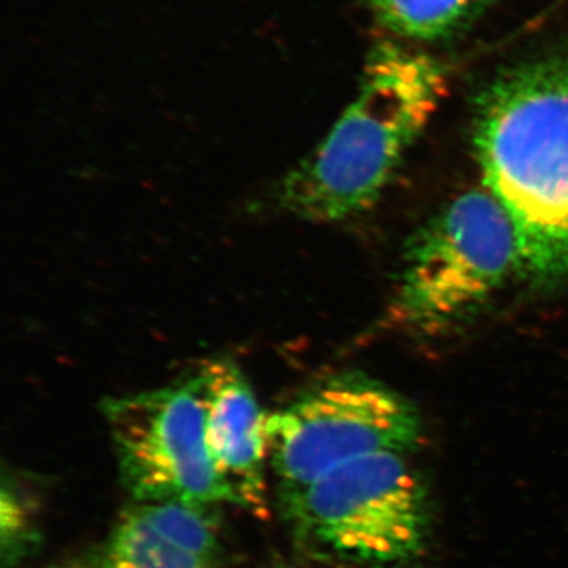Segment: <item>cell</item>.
Wrapping results in <instances>:
<instances>
[{"label": "cell", "instance_id": "1", "mask_svg": "<svg viewBox=\"0 0 568 568\" xmlns=\"http://www.w3.org/2000/svg\"><path fill=\"white\" fill-rule=\"evenodd\" d=\"M473 142L517 231L521 271L568 278V51L500 70L478 95Z\"/></svg>", "mask_w": 568, "mask_h": 568}, {"label": "cell", "instance_id": "2", "mask_svg": "<svg viewBox=\"0 0 568 568\" xmlns=\"http://www.w3.org/2000/svg\"><path fill=\"white\" fill-rule=\"evenodd\" d=\"M446 91L443 63L403 41H381L369 52L357 99L284 178V211L312 223L345 222L368 211Z\"/></svg>", "mask_w": 568, "mask_h": 568}, {"label": "cell", "instance_id": "3", "mask_svg": "<svg viewBox=\"0 0 568 568\" xmlns=\"http://www.w3.org/2000/svg\"><path fill=\"white\" fill-rule=\"evenodd\" d=\"M280 507L302 547L353 566H406L428 544V491L405 454L354 459Z\"/></svg>", "mask_w": 568, "mask_h": 568}, {"label": "cell", "instance_id": "4", "mask_svg": "<svg viewBox=\"0 0 568 568\" xmlns=\"http://www.w3.org/2000/svg\"><path fill=\"white\" fill-rule=\"evenodd\" d=\"M521 268L514 223L487 189L463 193L407 250L388 320L433 334L476 312Z\"/></svg>", "mask_w": 568, "mask_h": 568}, {"label": "cell", "instance_id": "5", "mask_svg": "<svg viewBox=\"0 0 568 568\" xmlns=\"http://www.w3.org/2000/svg\"><path fill=\"white\" fill-rule=\"evenodd\" d=\"M268 469L280 503L354 459L409 454L424 433L416 407L376 381L342 375L267 416Z\"/></svg>", "mask_w": 568, "mask_h": 568}, {"label": "cell", "instance_id": "6", "mask_svg": "<svg viewBox=\"0 0 568 568\" xmlns=\"http://www.w3.org/2000/svg\"><path fill=\"white\" fill-rule=\"evenodd\" d=\"M103 413L119 474L133 503L233 504L209 452L207 413L197 376L106 399Z\"/></svg>", "mask_w": 568, "mask_h": 568}, {"label": "cell", "instance_id": "7", "mask_svg": "<svg viewBox=\"0 0 568 568\" xmlns=\"http://www.w3.org/2000/svg\"><path fill=\"white\" fill-rule=\"evenodd\" d=\"M197 379L205 399V436L213 466L231 503L264 517L267 416L241 369L231 362H211Z\"/></svg>", "mask_w": 568, "mask_h": 568}, {"label": "cell", "instance_id": "8", "mask_svg": "<svg viewBox=\"0 0 568 568\" xmlns=\"http://www.w3.org/2000/svg\"><path fill=\"white\" fill-rule=\"evenodd\" d=\"M102 560L104 568H215L216 558L166 536L132 504L119 518Z\"/></svg>", "mask_w": 568, "mask_h": 568}, {"label": "cell", "instance_id": "9", "mask_svg": "<svg viewBox=\"0 0 568 568\" xmlns=\"http://www.w3.org/2000/svg\"><path fill=\"white\" fill-rule=\"evenodd\" d=\"M493 0H368L381 28L398 41L446 40L476 21Z\"/></svg>", "mask_w": 568, "mask_h": 568}, {"label": "cell", "instance_id": "10", "mask_svg": "<svg viewBox=\"0 0 568 568\" xmlns=\"http://www.w3.org/2000/svg\"><path fill=\"white\" fill-rule=\"evenodd\" d=\"M0 530L3 568L14 567L32 545V526L24 500L7 480L3 481L0 499Z\"/></svg>", "mask_w": 568, "mask_h": 568}, {"label": "cell", "instance_id": "11", "mask_svg": "<svg viewBox=\"0 0 568 568\" xmlns=\"http://www.w3.org/2000/svg\"><path fill=\"white\" fill-rule=\"evenodd\" d=\"M61 568H104L103 560H77V562L67 564Z\"/></svg>", "mask_w": 568, "mask_h": 568}]
</instances>
